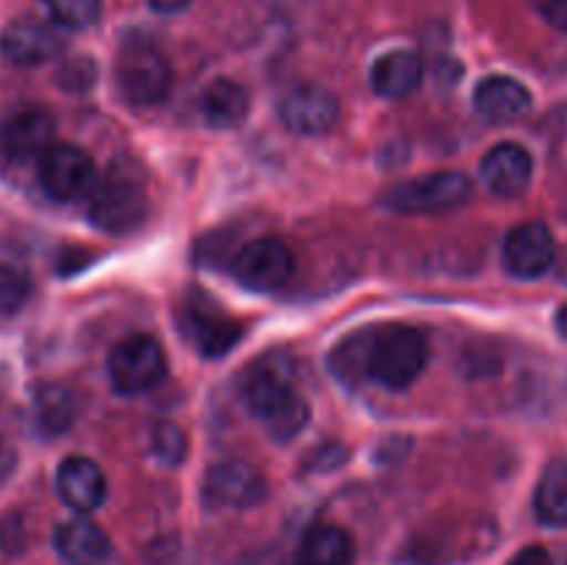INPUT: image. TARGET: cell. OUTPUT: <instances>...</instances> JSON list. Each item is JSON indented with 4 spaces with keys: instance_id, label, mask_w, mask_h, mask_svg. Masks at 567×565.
<instances>
[{
    "instance_id": "cell-1",
    "label": "cell",
    "mask_w": 567,
    "mask_h": 565,
    "mask_svg": "<svg viewBox=\"0 0 567 565\" xmlns=\"http://www.w3.org/2000/svg\"><path fill=\"white\" fill-rule=\"evenodd\" d=\"M297 369L286 352H271L247 371L241 382V399L255 419L266 421L277 441H291L308 424L310 410L299 399Z\"/></svg>"
},
{
    "instance_id": "cell-2",
    "label": "cell",
    "mask_w": 567,
    "mask_h": 565,
    "mask_svg": "<svg viewBox=\"0 0 567 565\" xmlns=\"http://www.w3.org/2000/svg\"><path fill=\"white\" fill-rule=\"evenodd\" d=\"M426 358H430V349H426L424 332L408 325H391L377 330L365 343L363 369L382 388L402 391L419 380Z\"/></svg>"
},
{
    "instance_id": "cell-3",
    "label": "cell",
    "mask_w": 567,
    "mask_h": 565,
    "mask_svg": "<svg viewBox=\"0 0 567 565\" xmlns=\"http://www.w3.org/2000/svg\"><path fill=\"white\" fill-rule=\"evenodd\" d=\"M147 186L133 161L116 158L89 194V216L105 233H127L144 219Z\"/></svg>"
},
{
    "instance_id": "cell-4",
    "label": "cell",
    "mask_w": 567,
    "mask_h": 565,
    "mask_svg": "<svg viewBox=\"0 0 567 565\" xmlns=\"http://www.w3.org/2000/svg\"><path fill=\"white\" fill-rule=\"evenodd\" d=\"M116 86L138 109L164 103L172 89V66L150 42H127L116 59Z\"/></svg>"
},
{
    "instance_id": "cell-5",
    "label": "cell",
    "mask_w": 567,
    "mask_h": 565,
    "mask_svg": "<svg viewBox=\"0 0 567 565\" xmlns=\"http://www.w3.org/2000/svg\"><path fill=\"white\" fill-rule=\"evenodd\" d=\"M468 197L471 181L463 172H432L388 188L382 194V205L399 214H443L460 208Z\"/></svg>"
},
{
    "instance_id": "cell-6",
    "label": "cell",
    "mask_w": 567,
    "mask_h": 565,
    "mask_svg": "<svg viewBox=\"0 0 567 565\" xmlns=\"http://www.w3.org/2000/svg\"><path fill=\"white\" fill-rule=\"evenodd\" d=\"M166 374V358L164 349L155 338L144 336V332H133V336L122 338L109 358V377L111 386L125 397H136V393L150 391L158 386Z\"/></svg>"
},
{
    "instance_id": "cell-7",
    "label": "cell",
    "mask_w": 567,
    "mask_h": 565,
    "mask_svg": "<svg viewBox=\"0 0 567 565\" xmlns=\"http://www.w3.org/2000/svg\"><path fill=\"white\" fill-rule=\"evenodd\" d=\"M39 183L55 203H75L97 186V170L86 150L75 144H53L39 161Z\"/></svg>"
},
{
    "instance_id": "cell-8",
    "label": "cell",
    "mask_w": 567,
    "mask_h": 565,
    "mask_svg": "<svg viewBox=\"0 0 567 565\" xmlns=\"http://www.w3.org/2000/svg\"><path fill=\"white\" fill-rule=\"evenodd\" d=\"M293 275V253L280 238H252L233 258V277L252 291H277Z\"/></svg>"
},
{
    "instance_id": "cell-9",
    "label": "cell",
    "mask_w": 567,
    "mask_h": 565,
    "mask_svg": "<svg viewBox=\"0 0 567 565\" xmlns=\"http://www.w3.org/2000/svg\"><path fill=\"white\" fill-rule=\"evenodd\" d=\"M205 499L216 507H255L266 499V480L247 460H221L205 474Z\"/></svg>"
},
{
    "instance_id": "cell-10",
    "label": "cell",
    "mask_w": 567,
    "mask_h": 565,
    "mask_svg": "<svg viewBox=\"0 0 567 565\" xmlns=\"http://www.w3.org/2000/svg\"><path fill=\"white\" fill-rule=\"evenodd\" d=\"M502 258L509 275L520 280H535L554 266L557 242L543 222H524L507 233Z\"/></svg>"
},
{
    "instance_id": "cell-11",
    "label": "cell",
    "mask_w": 567,
    "mask_h": 565,
    "mask_svg": "<svg viewBox=\"0 0 567 565\" xmlns=\"http://www.w3.org/2000/svg\"><path fill=\"white\" fill-rule=\"evenodd\" d=\"M55 120L44 109H22L11 114L0 127V150L14 164H33L42 161L53 147Z\"/></svg>"
},
{
    "instance_id": "cell-12",
    "label": "cell",
    "mask_w": 567,
    "mask_h": 565,
    "mask_svg": "<svg viewBox=\"0 0 567 565\" xmlns=\"http://www.w3.org/2000/svg\"><path fill=\"white\" fill-rule=\"evenodd\" d=\"M341 116L336 94L321 86H297L280 100V120L282 125L299 136H321L336 127Z\"/></svg>"
},
{
    "instance_id": "cell-13",
    "label": "cell",
    "mask_w": 567,
    "mask_h": 565,
    "mask_svg": "<svg viewBox=\"0 0 567 565\" xmlns=\"http://www.w3.org/2000/svg\"><path fill=\"white\" fill-rule=\"evenodd\" d=\"M64 50L59 28L39 20H14L0 31V55L17 66H39Z\"/></svg>"
},
{
    "instance_id": "cell-14",
    "label": "cell",
    "mask_w": 567,
    "mask_h": 565,
    "mask_svg": "<svg viewBox=\"0 0 567 565\" xmlns=\"http://www.w3.org/2000/svg\"><path fill=\"white\" fill-rule=\"evenodd\" d=\"M482 183L496 197H520L532 183V155L529 150L515 142L496 144L480 164Z\"/></svg>"
},
{
    "instance_id": "cell-15",
    "label": "cell",
    "mask_w": 567,
    "mask_h": 565,
    "mask_svg": "<svg viewBox=\"0 0 567 565\" xmlns=\"http://www.w3.org/2000/svg\"><path fill=\"white\" fill-rule=\"evenodd\" d=\"M55 491L66 507L86 515L103 504L109 485H105L103 469L94 460L75 454V458H66L55 471Z\"/></svg>"
},
{
    "instance_id": "cell-16",
    "label": "cell",
    "mask_w": 567,
    "mask_h": 565,
    "mask_svg": "<svg viewBox=\"0 0 567 565\" xmlns=\"http://www.w3.org/2000/svg\"><path fill=\"white\" fill-rule=\"evenodd\" d=\"M474 109L493 125H509L532 111V94L520 81L507 75H491L480 81L474 92Z\"/></svg>"
},
{
    "instance_id": "cell-17",
    "label": "cell",
    "mask_w": 567,
    "mask_h": 565,
    "mask_svg": "<svg viewBox=\"0 0 567 565\" xmlns=\"http://www.w3.org/2000/svg\"><path fill=\"white\" fill-rule=\"evenodd\" d=\"M53 546L66 565H105L111 541L94 521L72 518L55 530Z\"/></svg>"
},
{
    "instance_id": "cell-18",
    "label": "cell",
    "mask_w": 567,
    "mask_h": 565,
    "mask_svg": "<svg viewBox=\"0 0 567 565\" xmlns=\"http://www.w3.org/2000/svg\"><path fill=\"white\" fill-rule=\"evenodd\" d=\"M421 78H424V64L413 50H391L371 66V89L388 100L413 94L421 86Z\"/></svg>"
},
{
    "instance_id": "cell-19",
    "label": "cell",
    "mask_w": 567,
    "mask_h": 565,
    "mask_svg": "<svg viewBox=\"0 0 567 565\" xmlns=\"http://www.w3.org/2000/svg\"><path fill=\"white\" fill-rule=\"evenodd\" d=\"M203 120L216 131H233V127L244 125L249 114V94L241 83L230 81V78H219L210 83L203 92Z\"/></svg>"
},
{
    "instance_id": "cell-20",
    "label": "cell",
    "mask_w": 567,
    "mask_h": 565,
    "mask_svg": "<svg viewBox=\"0 0 567 565\" xmlns=\"http://www.w3.org/2000/svg\"><path fill=\"white\" fill-rule=\"evenodd\" d=\"M188 332H192L194 343H197L205 358H221L241 338L244 327L227 314H221V310L194 305L192 314H188Z\"/></svg>"
},
{
    "instance_id": "cell-21",
    "label": "cell",
    "mask_w": 567,
    "mask_h": 565,
    "mask_svg": "<svg viewBox=\"0 0 567 565\" xmlns=\"http://www.w3.org/2000/svg\"><path fill=\"white\" fill-rule=\"evenodd\" d=\"M354 543L347 530L332 524H319L302 537L297 552V565H352Z\"/></svg>"
},
{
    "instance_id": "cell-22",
    "label": "cell",
    "mask_w": 567,
    "mask_h": 565,
    "mask_svg": "<svg viewBox=\"0 0 567 565\" xmlns=\"http://www.w3.org/2000/svg\"><path fill=\"white\" fill-rule=\"evenodd\" d=\"M535 513L540 524L567 526V460H551L535 491Z\"/></svg>"
},
{
    "instance_id": "cell-23",
    "label": "cell",
    "mask_w": 567,
    "mask_h": 565,
    "mask_svg": "<svg viewBox=\"0 0 567 565\" xmlns=\"http://www.w3.org/2000/svg\"><path fill=\"white\" fill-rule=\"evenodd\" d=\"M75 419V397L61 382L39 386L33 393V421L44 435H59Z\"/></svg>"
},
{
    "instance_id": "cell-24",
    "label": "cell",
    "mask_w": 567,
    "mask_h": 565,
    "mask_svg": "<svg viewBox=\"0 0 567 565\" xmlns=\"http://www.w3.org/2000/svg\"><path fill=\"white\" fill-rule=\"evenodd\" d=\"M44 9L55 20V25L83 31L92 28L103 14V0H42Z\"/></svg>"
},
{
    "instance_id": "cell-25",
    "label": "cell",
    "mask_w": 567,
    "mask_h": 565,
    "mask_svg": "<svg viewBox=\"0 0 567 565\" xmlns=\"http://www.w3.org/2000/svg\"><path fill=\"white\" fill-rule=\"evenodd\" d=\"M31 297V277L20 266L0 264V316H14Z\"/></svg>"
},
{
    "instance_id": "cell-26",
    "label": "cell",
    "mask_w": 567,
    "mask_h": 565,
    "mask_svg": "<svg viewBox=\"0 0 567 565\" xmlns=\"http://www.w3.org/2000/svg\"><path fill=\"white\" fill-rule=\"evenodd\" d=\"M153 454L166 465H177L186 458V435L181 427L161 421L153 430Z\"/></svg>"
},
{
    "instance_id": "cell-27",
    "label": "cell",
    "mask_w": 567,
    "mask_h": 565,
    "mask_svg": "<svg viewBox=\"0 0 567 565\" xmlns=\"http://www.w3.org/2000/svg\"><path fill=\"white\" fill-rule=\"evenodd\" d=\"M535 6L548 25L567 31V0H535Z\"/></svg>"
},
{
    "instance_id": "cell-28",
    "label": "cell",
    "mask_w": 567,
    "mask_h": 565,
    "mask_svg": "<svg viewBox=\"0 0 567 565\" xmlns=\"http://www.w3.org/2000/svg\"><path fill=\"white\" fill-rule=\"evenodd\" d=\"M507 565H551V554L543 546H526Z\"/></svg>"
},
{
    "instance_id": "cell-29",
    "label": "cell",
    "mask_w": 567,
    "mask_h": 565,
    "mask_svg": "<svg viewBox=\"0 0 567 565\" xmlns=\"http://www.w3.org/2000/svg\"><path fill=\"white\" fill-rule=\"evenodd\" d=\"M194 0H150L153 11L158 14H177V11H186Z\"/></svg>"
},
{
    "instance_id": "cell-30",
    "label": "cell",
    "mask_w": 567,
    "mask_h": 565,
    "mask_svg": "<svg viewBox=\"0 0 567 565\" xmlns=\"http://www.w3.org/2000/svg\"><path fill=\"white\" fill-rule=\"evenodd\" d=\"M557 330L559 336L567 338V305H563V308L557 310Z\"/></svg>"
}]
</instances>
